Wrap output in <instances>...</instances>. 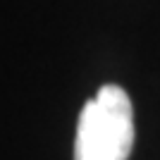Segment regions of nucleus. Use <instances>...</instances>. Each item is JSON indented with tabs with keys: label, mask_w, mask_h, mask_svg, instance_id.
I'll return each mask as SVG.
<instances>
[{
	"label": "nucleus",
	"mask_w": 160,
	"mask_h": 160,
	"mask_svg": "<svg viewBox=\"0 0 160 160\" xmlns=\"http://www.w3.org/2000/svg\"><path fill=\"white\" fill-rule=\"evenodd\" d=\"M134 136V108L127 91L117 84H105L81 108L74 160H127Z\"/></svg>",
	"instance_id": "obj_1"
}]
</instances>
